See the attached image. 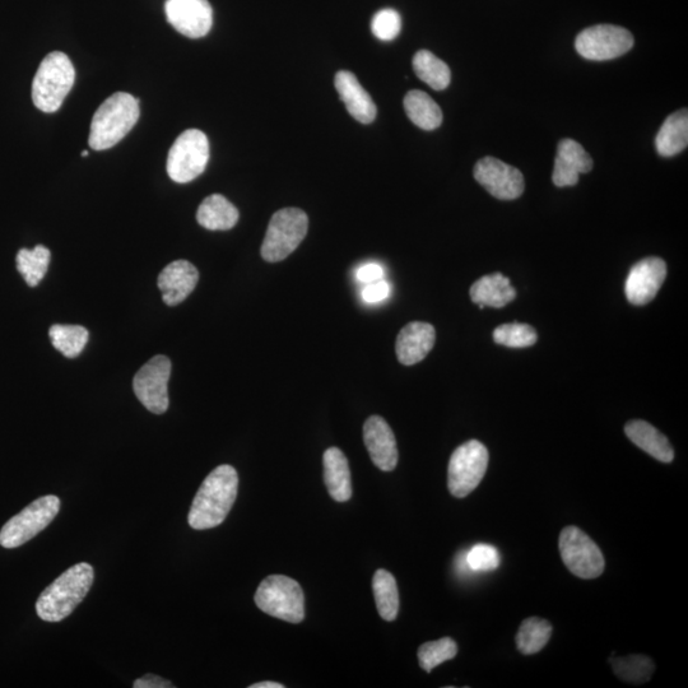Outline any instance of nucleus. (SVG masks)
<instances>
[{"label":"nucleus","instance_id":"f257e3e1","mask_svg":"<svg viewBox=\"0 0 688 688\" xmlns=\"http://www.w3.org/2000/svg\"><path fill=\"white\" fill-rule=\"evenodd\" d=\"M239 490L236 469L227 464L209 473L195 495L188 522L195 531L218 527L229 515Z\"/></svg>","mask_w":688,"mask_h":688},{"label":"nucleus","instance_id":"f03ea898","mask_svg":"<svg viewBox=\"0 0 688 688\" xmlns=\"http://www.w3.org/2000/svg\"><path fill=\"white\" fill-rule=\"evenodd\" d=\"M94 567L81 562L64 571L40 594L36 602L37 616L46 622H60L86 598L94 584Z\"/></svg>","mask_w":688,"mask_h":688},{"label":"nucleus","instance_id":"7ed1b4c3","mask_svg":"<svg viewBox=\"0 0 688 688\" xmlns=\"http://www.w3.org/2000/svg\"><path fill=\"white\" fill-rule=\"evenodd\" d=\"M139 101L136 97L116 92L97 109L91 123L90 147L105 151L118 144L139 119Z\"/></svg>","mask_w":688,"mask_h":688},{"label":"nucleus","instance_id":"20e7f679","mask_svg":"<svg viewBox=\"0 0 688 688\" xmlns=\"http://www.w3.org/2000/svg\"><path fill=\"white\" fill-rule=\"evenodd\" d=\"M76 81V71L68 55L54 51L46 55L32 82V101L44 113H55L63 105Z\"/></svg>","mask_w":688,"mask_h":688},{"label":"nucleus","instance_id":"39448f33","mask_svg":"<svg viewBox=\"0 0 688 688\" xmlns=\"http://www.w3.org/2000/svg\"><path fill=\"white\" fill-rule=\"evenodd\" d=\"M260 611L290 624L305 618V595L296 580L285 575H271L260 583L255 593Z\"/></svg>","mask_w":688,"mask_h":688},{"label":"nucleus","instance_id":"423d86ee","mask_svg":"<svg viewBox=\"0 0 688 688\" xmlns=\"http://www.w3.org/2000/svg\"><path fill=\"white\" fill-rule=\"evenodd\" d=\"M309 230V218L299 208H285L274 213L264 237L262 258L269 263L281 262L299 248Z\"/></svg>","mask_w":688,"mask_h":688},{"label":"nucleus","instance_id":"0eeeda50","mask_svg":"<svg viewBox=\"0 0 688 688\" xmlns=\"http://www.w3.org/2000/svg\"><path fill=\"white\" fill-rule=\"evenodd\" d=\"M60 510L57 496L48 495L31 502L20 514L9 519L0 531V546L17 548L35 538L53 522Z\"/></svg>","mask_w":688,"mask_h":688},{"label":"nucleus","instance_id":"6e6552de","mask_svg":"<svg viewBox=\"0 0 688 688\" xmlns=\"http://www.w3.org/2000/svg\"><path fill=\"white\" fill-rule=\"evenodd\" d=\"M209 161V142L202 130L188 129L172 144L167 156V174L179 184L202 175Z\"/></svg>","mask_w":688,"mask_h":688},{"label":"nucleus","instance_id":"1a4fd4ad","mask_svg":"<svg viewBox=\"0 0 688 688\" xmlns=\"http://www.w3.org/2000/svg\"><path fill=\"white\" fill-rule=\"evenodd\" d=\"M488 459L486 446L477 440L467 441L455 449L448 468L450 494L458 499L472 494L485 477Z\"/></svg>","mask_w":688,"mask_h":688},{"label":"nucleus","instance_id":"9d476101","mask_svg":"<svg viewBox=\"0 0 688 688\" xmlns=\"http://www.w3.org/2000/svg\"><path fill=\"white\" fill-rule=\"evenodd\" d=\"M560 555L567 569L581 579L601 576L606 566L603 553L592 538L576 527H566L560 534Z\"/></svg>","mask_w":688,"mask_h":688},{"label":"nucleus","instance_id":"9b49d317","mask_svg":"<svg viewBox=\"0 0 688 688\" xmlns=\"http://www.w3.org/2000/svg\"><path fill=\"white\" fill-rule=\"evenodd\" d=\"M634 46V36L624 27L597 25L580 32L575 48L581 57L595 62L621 57Z\"/></svg>","mask_w":688,"mask_h":688},{"label":"nucleus","instance_id":"f8f14e48","mask_svg":"<svg viewBox=\"0 0 688 688\" xmlns=\"http://www.w3.org/2000/svg\"><path fill=\"white\" fill-rule=\"evenodd\" d=\"M170 376L171 361L161 355L153 357L134 376L133 389L138 401L155 415H162L169 408Z\"/></svg>","mask_w":688,"mask_h":688},{"label":"nucleus","instance_id":"ddd939ff","mask_svg":"<svg viewBox=\"0 0 688 688\" xmlns=\"http://www.w3.org/2000/svg\"><path fill=\"white\" fill-rule=\"evenodd\" d=\"M474 179L501 201H514L523 194L524 176L516 167L495 157H485L474 166Z\"/></svg>","mask_w":688,"mask_h":688},{"label":"nucleus","instance_id":"4468645a","mask_svg":"<svg viewBox=\"0 0 688 688\" xmlns=\"http://www.w3.org/2000/svg\"><path fill=\"white\" fill-rule=\"evenodd\" d=\"M167 21L181 35L201 39L213 25V9L208 0H166Z\"/></svg>","mask_w":688,"mask_h":688},{"label":"nucleus","instance_id":"2eb2a0df","mask_svg":"<svg viewBox=\"0 0 688 688\" xmlns=\"http://www.w3.org/2000/svg\"><path fill=\"white\" fill-rule=\"evenodd\" d=\"M667 277V264L660 258H646L631 268L625 292L630 304L643 306L655 299Z\"/></svg>","mask_w":688,"mask_h":688},{"label":"nucleus","instance_id":"dca6fc26","mask_svg":"<svg viewBox=\"0 0 688 688\" xmlns=\"http://www.w3.org/2000/svg\"><path fill=\"white\" fill-rule=\"evenodd\" d=\"M364 441L371 460L380 471L392 472L397 467V441L384 418L371 416L365 422Z\"/></svg>","mask_w":688,"mask_h":688},{"label":"nucleus","instance_id":"f3484780","mask_svg":"<svg viewBox=\"0 0 688 688\" xmlns=\"http://www.w3.org/2000/svg\"><path fill=\"white\" fill-rule=\"evenodd\" d=\"M592 169V157L584 147L574 139H562L553 169V184L559 188L574 187L580 174H587Z\"/></svg>","mask_w":688,"mask_h":688},{"label":"nucleus","instance_id":"a211bd4d","mask_svg":"<svg viewBox=\"0 0 688 688\" xmlns=\"http://www.w3.org/2000/svg\"><path fill=\"white\" fill-rule=\"evenodd\" d=\"M199 281L198 269L187 260H176L167 266L158 276L157 285L162 292L166 305L181 304L192 294Z\"/></svg>","mask_w":688,"mask_h":688},{"label":"nucleus","instance_id":"6ab92c4d","mask_svg":"<svg viewBox=\"0 0 688 688\" xmlns=\"http://www.w3.org/2000/svg\"><path fill=\"white\" fill-rule=\"evenodd\" d=\"M436 341L435 328L429 323L413 322L398 334L395 351L401 364L412 366L429 355Z\"/></svg>","mask_w":688,"mask_h":688},{"label":"nucleus","instance_id":"aec40b11","mask_svg":"<svg viewBox=\"0 0 688 688\" xmlns=\"http://www.w3.org/2000/svg\"><path fill=\"white\" fill-rule=\"evenodd\" d=\"M336 88L339 97L346 105L348 113L362 124L373 123L376 118V105L369 92L361 86L355 74L341 71L336 76Z\"/></svg>","mask_w":688,"mask_h":688},{"label":"nucleus","instance_id":"412c9836","mask_svg":"<svg viewBox=\"0 0 688 688\" xmlns=\"http://www.w3.org/2000/svg\"><path fill=\"white\" fill-rule=\"evenodd\" d=\"M627 438L645 453L662 463H671L674 450L666 436L650 425L649 422L634 420L626 423Z\"/></svg>","mask_w":688,"mask_h":688},{"label":"nucleus","instance_id":"4be33fe9","mask_svg":"<svg viewBox=\"0 0 688 688\" xmlns=\"http://www.w3.org/2000/svg\"><path fill=\"white\" fill-rule=\"evenodd\" d=\"M324 480L333 500L346 502L352 496L350 464L338 448H329L323 455Z\"/></svg>","mask_w":688,"mask_h":688},{"label":"nucleus","instance_id":"5701e85b","mask_svg":"<svg viewBox=\"0 0 688 688\" xmlns=\"http://www.w3.org/2000/svg\"><path fill=\"white\" fill-rule=\"evenodd\" d=\"M516 291L509 281V278L502 276L501 273L491 274L480 278L473 283L471 288V299L474 304L481 309L504 308V306L514 301Z\"/></svg>","mask_w":688,"mask_h":688},{"label":"nucleus","instance_id":"b1692460","mask_svg":"<svg viewBox=\"0 0 688 688\" xmlns=\"http://www.w3.org/2000/svg\"><path fill=\"white\" fill-rule=\"evenodd\" d=\"M239 211L221 194L209 195L198 208L197 221L211 231L231 230L239 221Z\"/></svg>","mask_w":688,"mask_h":688},{"label":"nucleus","instance_id":"393cba45","mask_svg":"<svg viewBox=\"0 0 688 688\" xmlns=\"http://www.w3.org/2000/svg\"><path fill=\"white\" fill-rule=\"evenodd\" d=\"M687 144L688 114L685 109L668 116L655 139V146L660 156L672 157L685 151Z\"/></svg>","mask_w":688,"mask_h":688},{"label":"nucleus","instance_id":"a878e982","mask_svg":"<svg viewBox=\"0 0 688 688\" xmlns=\"http://www.w3.org/2000/svg\"><path fill=\"white\" fill-rule=\"evenodd\" d=\"M404 110L411 122L423 130H434L443 123V111L426 92H408L404 97Z\"/></svg>","mask_w":688,"mask_h":688},{"label":"nucleus","instance_id":"bb28decb","mask_svg":"<svg viewBox=\"0 0 688 688\" xmlns=\"http://www.w3.org/2000/svg\"><path fill=\"white\" fill-rule=\"evenodd\" d=\"M413 69L422 82L436 91L445 90L452 81L448 64L435 57L429 50L418 51L413 58Z\"/></svg>","mask_w":688,"mask_h":688},{"label":"nucleus","instance_id":"cd10ccee","mask_svg":"<svg viewBox=\"0 0 688 688\" xmlns=\"http://www.w3.org/2000/svg\"><path fill=\"white\" fill-rule=\"evenodd\" d=\"M373 590L381 618L388 622L394 621L399 612V592L394 576L387 570L376 571Z\"/></svg>","mask_w":688,"mask_h":688},{"label":"nucleus","instance_id":"c85d7f7f","mask_svg":"<svg viewBox=\"0 0 688 688\" xmlns=\"http://www.w3.org/2000/svg\"><path fill=\"white\" fill-rule=\"evenodd\" d=\"M551 635L550 622L538 617L527 618L516 634V648L524 655L537 654L545 648Z\"/></svg>","mask_w":688,"mask_h":688},{"label":"nucleus","instance_id":"c756f323","mask_svg":"<svg viewBox=\"0 0 688 688\" xmlns=\"http://www.w3.org/2000/svg\"><path fill=\"white\" fill-rule=\"evenodd\" d=\"M51 253L44 245H37L36 248L21 249L17 254V269L22 274L23 280L30 287L39 285L46 272H48Z\"/></svg>","mask_w":688,"mask_h":688},{"label":"nucleus","instance_id":"7c9ffc66","mask_svg":"<svg viewBox=\"0 0 688 688\" xmlns=\"http://www.w3.org/2000/svg\"><path fill=\"white\" fill-rule=\"evenodd\" d=\"M51 343L55 350L62 352L68 359L81 355L88 342V330L81 325L55 324L49 330Z\"/></svg>","mask_w":688,"mask_h":688},{"label":"nucleus","instance_id":"2f4dec72","mask_svg":"<svg viewBox=\"0 0 688 688\" xmlns=\"http://www.w3.org/2000/svg\"><path fill=\"white\" fill-rule=\"evenodd\" d=\"M611 667L620 680L641 685L652 678L655 664L645 655H627L622 658H612Z\"/></svg>","mask_w":688,"mask_h":688},{"label":"nucleus","instance_id":"473e14b6","mask_svg":"<svg viewBox=\"0 0 688 688\" xmlns=\"http://www.w3.org/2000/svg\"><path fill=\"white\" fill-rule=\"evenodd\" d=\"M457 654V643L453 639L443 638L421 645L420 649H418L417 657L423 671L430 673L432 669L440 666V664L457 657Z\"/></svg>","mask_w":688,"mask_h":688},{"label":"nucleus","instance_id":"72a5a7b5","mask_svg":"<svg viewBox=\"0 0 688 688\" xmlns=\"http://www.w3.org/2000/svg\"><path fill=\"white\" fill-rule=\"evenodd\" d=\"M537 339L536 330L531 325L523 323L500 325L494 332V341L501 346L510 348L531 347L537 342Z\"/></svg>","mask_w":688,"mask_h":688},{"label":"nucleus","instance_id":"f704fd0d","mask_svg":"<svg viewBox=\"0 0 688 688\" xmlns=\"http://www.w3.org/2000/svg\"><path fill=\"white\" fill-rule=\"evenodd\" d=\"M371 30L379 40L392 41L402 30V18L394 9H383L374 16Z\"/></svg>","mask_w":688,"mask_h":688},{"label":"nucleus","instance_id":"c9c22d12","mask_svg":"<svg viewBox=\"0 0 688 688\" xmlns=\"http://www.w3.org/2000/svg\"><path fill=\"white\" fill-rule=\"evenodd\" d=\"M467 565L473 573L494 571L500 566L499 551L494 546L477 545L466 555Z\"/></svg>","mask_w":688,"mask_h":688},{"label":"nucleus","instance_id":"e433bc0d","mask_svg":"<svg viewBox=\"0 0 688 688\" xmlns=\"http://www.w3.org/2000/svg\"><path fill=\"white\" fill-rule=\"evenodd\" d=\"M389 295L390 286L389 283L384 280L367 283L364 290H362V299H364L367 304H378V302L387 300Z\"/></svg>","mask_w":688,"mask_h":688},{"label":"nucleus","instance_id":"4c0bfd02","mask_svg":"<svg viewBox=\"0 0 688 688\" xmlns=\"http://www.w3.org/2000/svg\"><path fill=\"white\" fill-rule=\"evenodd\" d=\"M384 268L376 263L365 264L357 269L356 277L361 283H371L384 280Z\"/></svg>","mask_w":688,"mask_h":688},{"label":"nucleus","instance_id":"58836bf2","mask_svg":"<svg viewBox=\"0 0 688 688\" xmlns=\"http://www.w3.org/2000/svg\"><path fill=\"white\" fill-rule=\"evenodd\" d=\"M134 688H172L174 685L165 678L155 676V674H146L139 678L133 685Z\"/></svg>","mask_w":688,"mask_h":688},{"label":"nucleus","instance_id":"ea45409f","mask_svg":"<svg viewBox=\"0 0 688 688\" xmlns=\"http://www.w3.org/2000/svg\"><path fill=\"white\" fill-rule=\"evenodd\" d=\"M250 688H285V686H283L282 683L267 681L254 683Z\"/></svg>","mask_w":688,"mask_h":688},{"label":"nucleus","instance_id":"a19ab883","mask_svg":"<svg viewBox=\"0 0 688 688\" xmlns=\"http://www.w3.org/2000/svg\"><path fill=\"white\" fill-rule=\"evenodd\" d=\"M81 155H82V157H88V155H90V152H88V151H83V152L81 153Z\"/></svg>","mask_w":688,"mask_h":688}]
</instances>
